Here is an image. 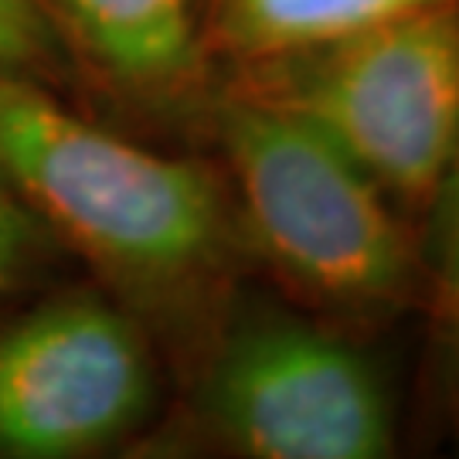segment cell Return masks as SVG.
<instances>
[{
	"mask_svg": "<svg viewBox=\"0 0 459 459\" xmlns=\"http://www.w3.org/2000/svg\"><path fill=\"white\" fill-rule=\"evenodd\" d=\"M0 170L157 344L201 358L246 252L212 164L143 147L48 85L0 72Z\"/></svg>",
	"mask_w": 459,
	"mask_h": 459,
	"instance_id": "6da1fadb",
	"label": "cell"
},
{
	"mask_svg": "<svg viewBox=\"0 0 459 459\" xmlns=\"http://www.w3.org/2000/svg\"><path fill=\"white\" fill-rule=\"evenodd\" d=\"M208 123L246 248L303 303L371 320L411 293L415 252L394 201L327 133L231 85Z\"/></svg>",
	"mask_w": 459,
	"mask_h": 459,
	"instance_id": "7a4b0ae2",
	"label": "cell"
},
{
	"mask_svg": "<svg viewBox=\"0 0 459 459\" xmlns=\"http://www.w3.org/2000/svg\"><path fill=\"white\" fill-rule=\"evenodd\" d=\"M187 443L246 459H385L388 388L361 347L303 313L229 299L195 361Z\"/></svg>",
	"mask_w": 459,
	"mask_h": 459,
	"instance_id": "3957f363",
	"label": "cell"
},
{
	"mask_svg": "<svg viewBox=\"0 0 459 459\" xmlns=\"http://www.w3.org/2000/svg\"><path fill=\"white\" fill-rule=\"evenodd\" d=\"M231 89L303 116L388 197L429 208L459 133V4L242 68Z\"/></svg>",
	"mask_w": 459,
	"mask_h": 459,
	"instance_id": "277c9868",
	"label": "cell"
},
{
	"mask_svg": "<svg viewBox=\"0 0 459 459\" xmlns=\"http://www.w3.org/2000/svg\"><path fill=\"white\" fill-rule=\"evenodd\" d=\"M160 344L102 286H65L0 316V459H82L143 436Z\"/></svg>",
	"mask_w": 459,
	"mask_h": 459,
	"instance_id": "5b68a950",
	"label": "cell"
},
{
	"mask_svg": "<svg viewBox=\"0 0 459 459\" xmlns=\"http://www.w3.org/2000/svg\"><path fill=\"white\" fill-rule=\"evenodd\" d=\"M82 82L147 109H174L208 72L195 0H41Z\"/></svg>",
	"mask_w": 459,
	"mask_h": 459,
	"instance_id": "8992f818",
	"label": "cell"
},
{
	"mask_svg": "<svg viewBox=\"0 0 459 459\" xmlns=\"http://www.w3.org/2000/svg\"><path fill=\"white\" fill-rule=\"evenodd\" d=\"M459 0H208V58L235 72L327 48L388 21Z\"/></svg>",
	"mask_w": 459,
	"mask_h": 459,
	"instance_id": "52a82bcc",
	"label": "cell"
},
{
	"mask_svg": "<svg viewBox=\"0 0 459 459\" xmlns=\"http://www.w3.org/2000/svg\"><path fill=\"white\" fill-rule=\"evenodd\" d=\"M429 212H432L426 248L429 316L436 327V341L459 368V133L443 178L436 184V195L429 201Z\"/></svg>",
	"mask_w": 459,
	"mask_h": 459,
	"instance_id": "ba28073f",
	"label": "cell"
},
{
	"mask_svg": "<svg viewBox=\"0 0 459 459\" xmlns=\"http://www.w3.org/2000/svg\"><path fill=\"white\" fill-rule=\"evenodd\" d=\"M62 255V242L0 170V316L14 310Z\"/></svg>",
	"mask_w": 459,
	"mask_h": 459,
	"instance_id": "9c48e42d",
	"label": "cell"
},
{
	"mask_svg": "<svg viewBox=\"0 0 459 459\" xmlns=\"http://www.w3.org/2000/svg\"><path fill=\"white\" fill-rule=\"evenodd\" d=\"M0 72L62 92L82 85L58 28L41 0H0Z\"/></svg>",
	"mask_w": 459,
	"mask_h": 459,
	"instance_id": "30bf717a",
	"label": "cell"
}]
</instances>
